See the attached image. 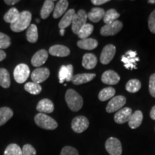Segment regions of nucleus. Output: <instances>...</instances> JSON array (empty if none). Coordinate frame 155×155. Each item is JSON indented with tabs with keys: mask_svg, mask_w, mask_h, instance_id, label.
I'll list each match as a JSON object with an SVG mask.
<instances>
[{
	"mask_svg": "<svg viewBox=\"0 0 155 155\" xmlns=\"http://www.w3.org/2000/svg\"><path fill=\"white\" fill-rule=\"evenodd\" d=\"M61 155H79V153L74 147L66 146L62 149Z\"/></svg>",
	"mask_w": 155,
	"mask_h": 155,
	"instance_id": "4c0bfd02",
	"label": "nucleus"
},
{
	"mask_svg": "<svg viewBox=\"0 0 155 155\" xmlns=\"http://www.w3.org/2000/svg\"><path fill=\"white\" fill-rule=\"evenodd\" d=\"M48 58V53L45 50H38L35 55L32 56L31 63L35 67L41 66L47 61Z\"/></svg>",
	"mask_w": 155,
	"mask_h": 155,
	"instance_id": "dca6fc26",
	"label": "nucleus"
},
{
	"mask_svg": "<svg viewBox=\"0 0 155 155\" xmlns=\"http://www.w3.org/2000/svg\"><path fill=\"white\" fill-rule=\"evenodd\" d=\"M60 33H61V36H63L64 35H65V30H61V31H60Z\"/></svg>",
	"mask_w": 155,
	"mask_h": 155,
	"instance_id": "49530a36",
	"label": "nucleus"
},
{
	"mask_svg": "<svg viewBox=\"0 0 155 155\" xmlns=\"http://www.w3.org/2000/svg\"><path fill=\"white\" fill-rule=\"evenodd\" d=\"M0 86L5 88L10 86V75L5 68H0Z\"/></svg>",
	"mask_w": 155,
	"mask_h": 155,
	"instance_id": "c756f323",
	"label": "nucleus"
},
{
	"mask_svg": "<svg viewBox=\"0 0 155 155\" xmlns=\"http://www.w3.org/2000/svg\"><path fill=\"white\" fill-rule=\"evenodd\" d=\"M55 9V4L54 1L51 0H46L43 4L41 11H40V16L42 19H46L49 17L50 13Z\"/></svg>",
	"mask_w": 155,
	"mask_h": 155,
	"instance_id": "a878e982",
	"label": "nucleus"
},
{
	"mask_svg": "<svg viewBox=\"0 0 155 155\" xmlns=\"http://www.w3.org/2000/svg\"><path fill=\"white\" fill-rule=\"evenodd\" d=\"M116 94L115 89L112 87H108L102 89L98 94V98L101 101H105L110 98H114V95Z\"/></svg>",
	"mask_w": 155,
	"mask_h": 155,
	"instance_id": "7c9ffc66",
	"label": "nucleus"
},
{
	"mask_svg": "<svg viewBox=\"0 0 155 155\" xmlns=\"http://www.w3.org/2000/svg\"><path fill=\"white\" fill-rule=\"evenodd\" d=\"M127 99L124 96H117L112 98L111 101L108 102L106 106V111L108 113H113V112L119 111L121 109L122 106L125 105Z\"/></svg>",
	"mask_w": 155,
	"mask_h": 155,
	"instance_id": "9d476101",
	"label": "nucleus"
},
{
	"mask_svg": "<svg viewBox=\"0 0 155 155\" xmlns=\"http://www.w3.org/2000/svg\"><path fill=\"white\" fill-rule=\"evenodd\" d=\"M69 3L66 0H61L58 1L57 5L55 7V9L53 10V16L55 19L59 18L63 15H65L66 12L68 7Z\"/></svg>",
	"mask_w": 155,
	"mask_h": 155,
	"instance_id": "b1692460",
	"label": "nucleus"
},
{
	"mask_svg": "<svg viewBox=\"0 0 155 155\" xmlns=\"http://www.w3.org/2000/svg\"><path fill=\"white\" fill-rule=\"evenodd\" d=\"M120 17V14L116 9H111L105 12L104 17V22L106 25H109L113 23Z\"/></svg>",
	"mask_w": 155,
	"mask_h": 155,
	"instance_id": "c85d7f7f",
	"label": "nucleus"
},
{
	"mask_svg": "<svg viewBox=\"0 0 155 155\" xmlns=\"http://www.w3.org/2000/svg\"><path fill=\"white\" fill-rule=\"evenodd\" d=\"M139 61V58L137 57V52L133 50H128L122 56L121 62L124 64V67L128 70L137 69L136 64Z\"/></svg>",
	"mask_w": 155,
	"mask_h": 155,
	"instance_id": "0eeeda50",
	"label": "nucleus"
},
{
	"mask_svg": "<svg viewBox=\"0 0 155 155\" xmlns=\"http://www.w3.org/2000/svg\"><path fill=\"white\" fill-rule=\"evenodd\" d=\"M93 31H94V26L92 25L86 23L79 31L78 36V38H80L81 40H84L92 34Z\"/></svg>",
	"mask_w": 155,
	"mask_h": 155,
	"instance_id": "f704fd0d",
	"label": "nucleus"
},
{
	"mask_svg": "<svg viewBox=\"0 0 155 155\" xmlns=\"http://www.w3.org/2000/svg\"><path fill=\"white\" fill-rule=\"evenodd\" d=\"M19 0H5V2L7 5H14L15 4L19 2Z\"/></svg>",
	"mask_w": 155,
	"mask_h": 155,
	"instance_id": "37998d69",
	"label": "nucleus"
},
{
	"mask_svg": "<svg viewBox=\"0 0 155 155\" xmlns=\"http://www.w3.org/2000/svg\"><path fill=\"white\" fill-rule=\"evenodd\" d=\"M4 155H22V150L17 144H11L5 149Z\"/></svg>",
	"mask_w": 155,
	"mask_h": 155,
	"instance_id": "c9c22d12",
	"label": "nucleus"
},
{
	"mask_svg": "<svg viewBox=\"0 0 155 155\" xmlns=\"http://www.w3.org/2000/svg\"><path fill=\"white\" fill-rule=\"evenodd\" d=\"M36 109L42 114H50L54 111V104L50 99L45 98L38 102Z\"/></svg>",
	"mask_w": 155,
	"mask_h": 155,
	"instance_id": "a211bd4d",
	"label": "nucleus"
},
{
	"mask_svg": "<svg viewBox=\"0 0 155 155\" xmlns=\"http://www.w3.org/2000/svg\"><path fill=\"white\" fill-rule=\"evenodd\" d=\"M123 28V23L119 20L109 25H106L101 29V35L103 36H113L115 35L121 30Z\"/></svg>",
	"mask_w": 155,
	"mask_h": 155,
	"instance_id": "6e6552de",
	"label": "nucleus"
},
{
	"mask_svg": "<svg viewBox=\"0 0 155 155\" xmlns=\"http://www.w3.org/2000/svg\"><path fill=\"white\" fill-rule=\"evenodd\" d=\"M30 71L28 65L22 63L17 65L14 71L15 80L18 83H23L28 80Z\"/></svg>",
	"mask_w": 155,
	"mask_h": 155,
	"instance_id": "39448f33",
	"label": "nucleus"
},
{
	"mask_svg": "<svg viewBox=\"0 0 155 155\" xmlns=\"http://www.w3.org/2000/svg\"><path fill=\"white\" fill-rule=\"evenodd\" d=\"M97 62V58L94 54L86 53L83 57L82 65L86 69L91 70L96 66Z\"/></svg>",
	"mask_w": 155,
	"mask_h": 155,
	"instance_id": "412c9836",
	"label": "nucleus"
},
{
	"mask_svg": "<svg viewBox=\"0 0 155 155\" xmlns=\"http://www.w3.org/2000/svg\"><path fill=\"white\" fill-rule=\"evenodd\" d=\"M108 2V0H92L91 2L93 3V5L98 6V5H104V4L107 3Z\"/></svg>",
	"mask_w": 155,
	"mask_h": 155,
	"instance_id": "79ce46f5",
	"label": "nucleus"
},
{
	"mask_svg": "<svg viewBox=\"0 0 155 155\" xmlns=\"http://www.w3.org/2000/svg\"><path fill=\"white\" fill-rule=\"evenodd\" d=\"M87 18H88V15L86 11L83 9H80L78 12L77 14L74 15L72 22V30L73 33L76 35L78 34L81 29L86 24Z\"/></svg>",
	"mask_w": 155,
	"mask_h": 155,
	"instance_id": "20e7f679",
	"label": "nucleus"
},
{
	"mask_svg": "<svg viewBox=\"0 0 155 155\" xmlns=\"http://www.w3.org/2000/svg\"><path fill=\"white\" fill-rule=\"evenodd\" d=\"M19 14H20V13L19 12V11L17 10L16 8L13 7V8H11L9 9V10L5 15V16H4V19H5L6 22L10 23L11 25L12 24V23H14L15 21L18 19Z\"/></svg>",
	"mask_w": 155,
	"mask_h": 155,
	"instance_id": "2f4dec72",
	"label": "nucleus"
},
{
	"mask_svg": "<svg viewBox=\"0 0 155 155\" xmlns=\"http://www.w3.org/2000/svg\"><path fill=\"white\" fill-rule=\"evenodd\" d=\"M88 18L93 22H98L104 19V15H105V11L104 9L99 8V7H95L93 8L91 11L87 14Z\"/></svg>",
	"mask_w": 155,
	"mask_h": 155,
	"instance_id": "393cba45",
	"label": "nucleus"
},
{
	"mask_svg": "<svg viewBox=\"0 0 155 155\" xmlns=\"http://www.w3.org/2000/svg\"><path fill=\"white\" fill-rule=\"evenodd\" d=\"M149 90H150V95L155 98V75L152 74L150 78L149 82Z\"/></svg>",
	"mask_w": 155,
	"mask_h": 155,
	"instance_id": "a19ab883",
	"label": "nucleus"
},
{
	"mask_svg": "<svg viewBox=\"0 0 155 155\" xmlns=\"http://www.w3.org/2000/svg\"><path fill=\"white\" fill-rule=\"evenodd\" d=\"M149 29L152 33L155 34V9L151 13L148 19Z\"/></svg>",
	"mask_w": 155,
	"mask_h": 155,
	"instance_id": "ea45409f",
	"label": "nucleus"
},
{
	"mask_svg": "<svg viewBox=\"0 0 155 155\" xmlns=\"http://www.w3.org/2000/svg\"><path fill=\"white\" fill-rule=\"evenodd\" d=\"M50 76V71L47 68H38L31 74V79L34 83H41Z\"/></svg>",
	"mask_w": 155,
	"mask_h": 155,
	"instance_id": "f8f14e48",
	"label": "nucleus"
},
{
	"mask_svg": "<svg viewBox=\"0 0 155 155\" xmlns=\"http://www.w3.org/2000/svg\"><path fill=\"white\" fill-rule=\"evenodd\" d=\"M65 101L70 109L73 111H78L83 105V98L73 89H68L65 94Z\"/></svg>",
	"mask_w": 155,
	"mask_h": 155,
	"instance_id": "f03ea898",
	"label": "nucleus"
},
{
	"mask_svg": "<svg viewBox=\"0 0 155 155\" xmlns=\"http://www.w3.org/2000/svg\"><path fill=\"white\" fill-rule=\"evenodd\" d=\"M150 117L152 118V119L155 120V105L153 106L151 109L150 111Z\"/></svg>",
	"mask_w": 155,
	"mask_h": 155,
	"instance_id": "c03bdc74",
	"label": "nucleus"
},
{
	"mask_svg": "<svg viewBox=\"0 0 155 155\" xmlns=\"http://www.w3.org/2000/svg\"><path fill=\"white\" fill-rule=\"evenodd\" d=\"M35 121L39 127L46 130H54L58 127L57 121L45 114L39 113L35 116Z\"/></svg>",
	"mask_w": 155,
	"mask_h": 155,
	"instance_id": "7ed1b4c3",
	"label": "nucleus"
},
{
	"mask_svg": "<svg viewBox=\"0 0 155 155\" xmlns=\"http://www.w3.org/2000/svg\"><path fill=\"white\" fill-rule=\"evenodd\" d=\"M13 111L9 107L0 108V126L7 123L12 117Z\"/></svg>",
	"mask_w": 155,
	"mask_h": 155,
	"instance_id": "bb28decb",
	"label": "nucleus"
},
{
	"mask_svg": "<svg viewBox=\"0 0 155 155\" xmlns=\"http://www.w3.org/2000/svg\"><path fill=\"white\" fill-rule=\"evenodd\" d=\"M96 77L94 73H81L77 74L73 76L72 82L75 85H81L91 81Z\"/></svg>",
	"mask_w": 155,
	"mask_h": 155,
	"instance_id": "aec40b11",
	"label": "nucleus"
},
{
	"mask_svg": "<svg viewBox=\"0 0 155 155\" xmlns=\"http://www.w3.org/2000/svg\"><path fill=\"white\" fill-rule=\"evenodd\" d=\"M6 56H7V55H6L5 52H4L2 50H0V62L5 60Z\"/></svg>",
	"mask_w": 155,
	"mask_h": 155,
	"instance_id": "a18cd8bd",
	"label": "nucleus"
},
{
	"mask_svg": "<svg viewBox=\"0 0 155 155\" xmlns=\"http://www.w3.org/2000/svg\"><path fill=\"white\" fill-rule=\"evenodd\" d=\"M22 155H37L36 150L31 144H25L22 147Z\"/></svg>",
	"mask_w": 155,
	"mask_h": 155,
	"instance_id": "58836bf2",
	"label": "nucleus"
},
{
	"mask_svg": "<svg viewBox=\"0 0 155 155\" xmlns=\"http://www.w3.org/2000/svg\"><path fill=\"white\" fill-rule=\"evenodd\" d=\"M120 76L115 71H106L102 74L101 81L105 84L108 85H116L119 82Z\"/></svg>",
	"mask_w": 155,
	"mask_h": 155,
	"instance_id": "2eb2a0df",
	"label": "nucleus"
},
{
	"mask_svg": "<svg viewBox=\"0 0 155 155\" xmlns=\"http://www.w3.org/2000/svg\"><path fill=\"white\" fill-rule=\"evenodd\" d=\"M106 150L110 155H121L122 146L119 139L115 137H110L106 141Z\"/></svg>",
	"mask_w": 155,
	"mask_h": 155,
	"instance_id": "423d86ee",
	"label": "nucleus"
},
{
	"mask_svg": "<svg viewBox=\"0 0 155 155\" xmlns=\"http://www.w3.org/2000/svg\"><path fill=\"white\" fill-rule=\"evenodd\" d=\"M75 15V9H71L69 10H68L65 13V15H63V18L61 19V20L60 21L59 24H58V27L61 30H65V28L70 26L71 25H72V22L74 15Z\"/></svg>",
	"mask_w": 155,
	"mask_h": 155,
	"instance_id": "6ab92c4d",
	"label": "nucleus"
},
{
	"mask_svg": "<svg viewBox=\"0 0 155 155\" xmlns=\"http://www.w3.org/2000/svg\"><path fill=\"white\" fill-rule=\"evenodd\" d=\"M36 22H38V23H39V22H40V21H39V19H36Z\"/></svg>",
	"mask_w": 155,
	"mask_h": 155,
	"instance_id": "09e8293b",
	"label": "nucleus"
},
{
	"mask_svg": "<svg viewBox=\"0 0 155 155\" xmlns=\"http://www.w3.org/2000/svg\"><path fill=\"white\" fill-rule=\"evenodd\" d=\"M154 75H155V73H154Z\"/></svg>",
	"mask_w": 155,
	"mask_h": 155,
	"instance_id": "8fccbe9b",
	"label": "nucleus"
},
{
	"mask_svg": "<svg viewBox=\"0 0 155 155\" xmlns=\"http://www.w3.org/2000/svg\"><path fill=\"white\" fill-rule=\"evenodd\" d=\"M27 40L31 43H35L38 40V31L35 25H30L27 31Z\"/></svg>",
	"mask_w": 155,
	"mask_h": 155,
	"instance_id": "cd10ccee",
	"label": "nucleus"
},
{
	"mask_svg": "<svg viewBox=\"0 0 155 155\" xmlns=\"http://www.w3.org/2000/svg\"><path fill=\"white\" fill-rule=\"evenodd\" d=\"M25 89L26 91L32 95H38L41 92L42 87L39 83L34 82H28L25 85Z\"/></svg>",
	"mask_w": 155,
	"mask_h": 155,
	"instance_id": "72a5a7b5",
	"label": "nucleus"
},
{
	"mask_svg": "<svg viewBox=\"0 0 155 155\" xmlns=\"http://www.w3.org/2000/svg\"><path fill=\"white\" fill-rule=\"evenodd\" d=\"M32 20V14L29 11H23L20 12L18 19L14 23L10 25V28L13 32H20L28 29Z\"/></svg>",
	"mask_w": 155,
	"mask_h": 155,
	"instance_id": "f257e3e1",
	"label": "nucleus"
},
{
	"mask_svg": "<svg viewBox=\"0 0 155 155\" xmlns=\"http://www.w3.org/2000/svg\"><path fill=\"white\" fill-rule=\"evenodd\" d=\"M49 53L51 55L57 57H66L70 55L71 51L66 46L62 45H55L50 48Z\"/></svg>",
	"mask_w": 155,
	"mask_h": 155,
	"instance_id": "f3484780",
	"label": "nucleus"
},
{
	"mask_svg": "<svg viewBox=\"0 0 155 155\" xmlns=\"http://www.w3.org/2000/svg\"><path fill=\"white\" fill-rule=\"evenodd\" d=\"M148 2L150 4H155V0H149Z\"/></svg>",
	"mask_w": 155,
	"mask_h": 155,
	"instance_id": "de8ad7c7",
	"label": "nucleus"
},
{
	"mask_svg": "<svg viewBox=\"0 0 155 155\" xmlns=\"http://www.w3.org/2000/svg\"><path fill=\"white\" fill-rule=\"evenodd\" d=\"M11 45L10 38L8 35L0 32V49H6Z\"/></svg>",
	"mask_w": 155,
	"mask_h": 155,
	"instance_id": "e433bc0d",
	"label": "nucleus"
},
{
	"mask_svg": "<svg viewBox=\"0 0 155 155\" xmlns=\"http://www.w3.org/2000/svg\"><path fill=\"white\" fill-rule=\"evenodd\" d=\"M141 87V83L140 81L137 79H131V80L128 81V83L126 85V89L128 92L134 93L138 92L140 90Z\"/></svg>",
	"mask_w": 155,
	"mask_h": 155,
	"instance_id": "473e14b6",
	"label": "nucleus"
},
{
	"mask_svg": "<svg viewBox=\"0 0 155 155\" xmlns=\"http://www.w3.org/2000/svg\"><path fill=\"white\" fill-rule=\"evenodd\" d=\"M77 45L81 49L91 50L98 47V42L96 40L93 38H86L84 40H80L77 42Z\"/></svg>",
	"mask_w": 155,
	"mask_h": 155,
	"instance_id": "5701e85b",
	"label": "nucleus"
},
{
	"mask_svg": "<svg viewBox=\"0 0 155 155\" xmlns=\"http://www.w3.org/2000/svg\"><path fill=\"white\" fill-rule=\"evenodd\" d=\"M73 67L72 65H62L58 73L60 83H63L66 81L68 82L72 81L73 78Z\"/></svg>",
	"mask_w": 155,
	"mask_h": 155,
	"instance_id": "ddd939ff",
	"label": "nucleus"
},
{
	"mask_svg": "<svg viewBox=\"0 0 155 155\" xmlns=\"http://www.w3.org/2000/svg\"><path fill=\"white\" fill-rule=\"evenodd\" d=\"M89 127V121L86 117L83 116H79L75 117L71 123V127L73 131L80 134L86 131Z\"/></svg>",
	"mask_w": 155,
	"mask_h": 155,
	"instance_id": "1a4fd4ad",
	"label": "nucleus"
},
{
	"mask_svg": "<svg viewBox=\"0 0 155 155\" xmlns=\"http://www.w3.org/2000/svg\"><path fill=\"white\" fill-rule=\"evenodd\" d=\"M131 114H132L131 108L124 107L116 112L115 116H114V121L116 123L119 124H124L126 122L129 121Z\"/></svg>",
	"mask_w": 155,
	"mask_h": 155,
	"instance_id": "4468645a",
	"label": "nucleus"
},
{
	"mask_svg": "<svg viewBox=\"0 0 155 155\" xmlns=\"http://www.w3.org/2000/svg\"><path fill=\"white\" fill-rule=\"evenodd\" d=\"M116 54V47L112 44L106 45L101 54L100 61L104 65H107L111 62Z\"/></svg>",
	"mask_w": 155,
	"mask_h": 155,
	"instance_id": "9b49d317",
	"label": "nucleus"
},
{
	"mask_svg": "<svg viewBox=\"0 0 155 155\" xmlns=\"http://www.w3.org/2000/svg\"><path fill=\"white\" fill-rule=\"evenodd\" d=\"M143 120V114L141 111H136L135 112L131 114L130 119H129V126L131 129H135L139 127L142 123Z\"/></svg>",
	"mask_w": 155,
	"mask_h": 155,
	"instance_id": "4be33fe9",
	"label": "nucleus"
}]
</instances>
